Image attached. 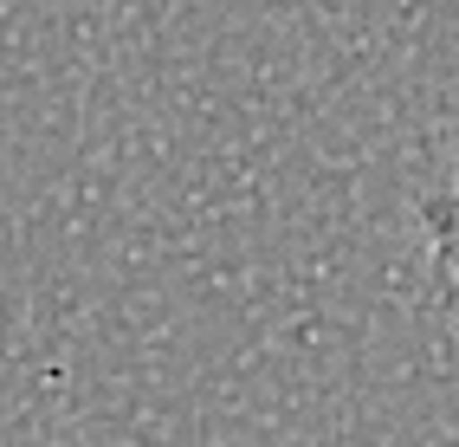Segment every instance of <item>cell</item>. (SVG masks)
Wrapping results in <instances>:
<instances>
[{"mask_svg": "<svg viewBox=\"0 0 459 447\" xmlns=\"http://www.w3.org/2000/svg\"><path fill=\"white\" fill-rule=\"evenodd\" d=\"M420 227H427V247L446 266V279L459 285V188H440L420 201Z\"/></svg>", "mask_w": 459, "mask_h": 447, "instance_id": "cell-1", "label": "cell"}]
</instances>
